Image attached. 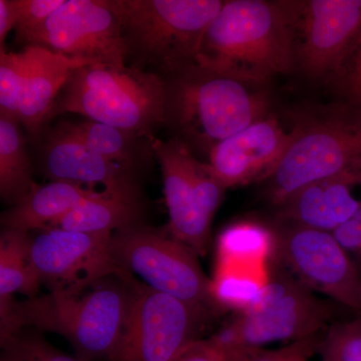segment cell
<instances>
[{"instance_id": "28", "label": "cell", "mask_w": 361, "mask_h": 361, "mask_svg": "<svg viewBox=\"0 0 361 361\" xmlns=\"http://www.w3.org/2000/svg\"><path fill=\"white\" fill-rule=\"evenodd\" d=\"M193 180L201 212L212 223L227 188L214 174L209 163H204L196 158L193 165Z\"/></svg>"}, {"instance_id": "22", "label": "cell", "mask_w": 361, "mask_h": 361, "mask_svg": "<svg viewBox=\"0 0 361 361\" xmlns=\"http://www.w3.org/2000/svg\"><path fill=\"white\" fill-rule=\"evenodd\" d=\"M61 127L104 158L130 169L134 165L139 135L92 120L63 123Z\"/></svg>"}, {"instance_id": "13", "label": "cell", "mask_w": 361, "mask_h": 361, "mask_svg": "<svg viewBox=\"0 0 361 361\" xmlns=\"http://www.w3.org/2000/svg\"><path fill=\"white\" fill-rule=\"evenodd\" d=\"M361 35V0L297 2L296 59L311 78L341 70Z\"/></svg>"}, {"instance_id": "19", "label": "cell", "mask_w": 361, "mask_h": 361, "mask_svg": "<svg viewBox=\"0 0 361 361\" xmlns=\"http://www.w3.org/2000/svg\"><path fill=\"white\" fill-rule=\"evenodd\" d=\"M97 192L82 185L51 180L44 186L35 187L23 200L2 214L1 224L4 229L42 231Z\"/></svg>"}, {"instance_id": "24", "label": "cell", "mask_w": 361, "mask_h": 361, "mask_svg": "<svg viewBox=\"0 0 361 361\" xmlns=\"http://www.w3.org/2000/svg\"><path fill=\"white\" fill-rule=\"evenodd\" d=\"M30 45L20 52H0V116L18 121L21 94L30 70Z\"/></svg>"}, {"instance_id": "7", "label": "cell", "mask_w": 361, "mask_h": 361, "mask_svg": "<svg viewBox=\"0 0 361 361\" xmlns=\"http://www.w3.org/2000/svg\"><path fill=\"white\" fill-rule=\"evenodd\" d=\"M290 146L267 180V196L281 205L302 188L361 163V106L351 103L297 123Z\"/></svg>"}, {"instance_id": "15", "label": "cell", "mask_w": 361, "mask_h": 361, "mask_svg": "<svg viewBox=\"0 0 361 361\" xmlns=\"http://www.w3.org/2000/svg\"><path fill=\"white\" fill-rule=\"evenodd\" d=\"M286 133L274 118H265L227 137L211 149L209 165L226 188L265 180L290 146Z\"/></svg>"}, {"instance_id": "26", "label": "cell", "mask_w": 361, "mask_h": 361, "mask_svg": "<svg viewBox=\"0 0 361 361\" xmlns=\"http://www.w3.org/2000/svg\"><path fill=\"white\" fill-rule=\"evenodd\" d=\"M264 282L248 272L228 271L213 283L214 295L221 307L231 308L236 313L244 312L258 302Z\"/></svg>"}, {"instance_id": "1", "label": "cell", "mask_w": 361, "mask_h": 361, "mask_svg": "<svg viewBox=\"0 0 361 361\" xmlns=\"http://www.w3.org/2000/svg\"><path fill=\"white\" fill-rule=\"evenodd\" d=\"M135 278L126 271L84 289L51 290L0 311V337L20 329L65 337L82 361H109L125 330Z\"/></svg>"}, {"instance_id": "11", "label": "cell", "mask_w": 361, "mask_h": 361, "mask_svg": "<svg viewBox=\"0 0 361 361\" xmlns=\"http://www.w3.org/2000/svg\"><path fill=\"white\" fill-rule=\"evenodd\" d=\"M30 45L90 65L127 66L120 20L109 0H65Z\"/></svg>"}, {"instance_id": "18", "label": "cell", "mask_w": 361, "mask_h": 361, "mask_svg": "<svg viewBox=\"0 0 361 361\" xmlns=\"http://www.w3.org/2000/svg\"><path fill=\"white\" fill-rule=\"evenodd\" d=\"M142 203L137 186L103 189L85 199L47 229L114 233L142 223Z\"/></svg>"}, {"instance_id": "35", "label": "cell", "mask_w": 361, "mask_h": 361, "mask_svg": "<svg viewBox=\"0 0 361 361\" xmlns=\"http://www.w3.org/2000/svg\"><path fill=\"white\" fill-rule=\"evenodd\" d=\"M360 269L361 271V262H360Z\"/></svg>"}, {"instance_id": "12", "label": "cell", "mask_w": 361, "mask_h": 361, "mask_svg": "<svg viewBox=\"0 0 361 361\" xmlns=\"http://www.w3.org/2000/svg\"><path fill=\"white\" fill-rule=\"evenodd\" d=\"M111 233L44 229L32 238L30 269L39 286L51 290L84 289L122 272L111 254Z\"/></svg>"}, {"instance_id": "10", "label": "cell", "mask_w": 361, "mask_h": 361, "mask_svg": "<svg viewBox=\"0 0 361 361\" xmlns=\"http://www.w3.org/2000/svg\"><path fill=\"white\" fill-rule=\"evenodd\" d=\"M271 229L270 258L313 292L361 312V271L331 232L280 219Z\"/></svg>"}, {"instance_id": "29", "label": "cell", "mask_w": 361, "mask_h": 361, "mask_svg": "<svg viewBox=\"0 0 361 361\" xmlns=\"http://www.w3.org/2000/svg\"><path fill=\"white\" fill-rule=\"evenodd\" d=\"M18 2L20 14L14 28L16 37L30 45L49 16L63 6L65 0H18Z\"/></svg>"}, {"instance_id": "30", "label": "cell", "mask_w": 361, "mask_h": 361, "mask_svg": "<svg viewBox=\"0 0 361 361\" xmlns=\"http://www.w3.org/2000/svg\"><path fill=\"white\" fill-rule=\"evenodd\" d=\"M322 336L323 334H317L273 350L255 349L247 353L240 361H310L313 355H317Z\"/></svg>"}, {"instance_id": "8", "label": "cell", "mask_w": 361, "mask_h": 361, "mask_svg": "<svg viewBox=\"0 0 361 361\" xmlns=\"http://www.w3.org/2000/svg\"><path fill=\"white\" fill-rule=\"evenodd\" d=\"M110 248L116 265L149 288L217 313L223 310L198 254L170 231L140 223L114 233Z\"/></svg>"}, {"instance_id": "3", "label": "cell", "mask_w": 361, "mask_h": 361, "mask_svg": "<svg viewBox=\"0 0 361 361\" xmlns=\"http://www.w3.org/2000/svg\"><path fill=\"white\" fill-rule=\"evenodd\" d=\"M166 82V123L208 154L216 145L267 118L269 102L246 82L193 65Z\"/></svg>"}, {"instance_id": "31", "label": "cell", "mask_w": 361, "mask_h": 361, "mask_svg": "<svg viewBox=\"0 0 361 361\" xmlns=\"http://www.w3.org/2000/svg\"><path fill=\"white\" fill-rule=\"evenodd\" d=\"M338 245L355 261L360 267L361 262V220L353 217L337 226L331 232Z\"/></svg>"}, {"instance_id": "21", "label": "cell", "mask_w": 361, "mask_h": 361, "mask_svg": "<svg viewBox=\"0 0 361 361\" xmlns=\"http://www.w3.org/2000/svg\"><path fill=\"white\" fill-rule=\"evenodd\" d=\"M30 232L4 229L0 236V311L13 301V294L37 295L39 285L30 264Z\"/></svg>"}, {"instance_id": "25", "label": "cell", "mask_w": 361, "mask_h": 361, "mask_svg": "<svg viewBox=\"0 0 361 361\" xmlns=\"http://www.w3.org/2000/svg\"><path fill=\"white\" fill-rule=\"evenodd\" d=\"M0 361H82L61 353L32 329H20L0 337Z\"/></svg>"}, {"instance_id": "16", "label": "cell", "mask_w": 361, "mask_h": 361, "mask_svg": "<svg viewBox=\"0 0 361 361\" xmlns=\"http://www.w3.org/2000/svg\"><path fill=\"white\" fill-rule=\"evenodd\" d=\"M44 170L51 180L73 183L90 189L97 185L109 190L137 186L132 169L99 155L61 126L47 140Z\"/></svg>"}, {"instance_id": "9", "label": "cell", "mask_w": 361, "mask_h": 361, "mask_svg": "<svg viewBox=\"0 0 361 361\" xmlns=\"http://www.w3.org/2000/svg\"><path fill=\"white\" fill-rule=\"evenodd\" d=\"M217 314L135 279L125 330L109 361H176L203 339Z\"/></svg>"}, {"instance_id": "2", "label": "cell", "mask_w": 361, "mask_h": 361, "mask_svg": "<svg viewBox=\"0 0 361 361\" xmlns=\"http://www.w3.org/2000/svg\"><path fill=\"white\" fill-rule=\"evenodd\" d=\"M296 20L297 2L225 1L202 37L196 65L246 84L289 73Z\"/></svg>"}, {"instance_id": "5", "label": "cell", "mask_w": 361, "mask_h": 361, "mask_svg": "<svg viewBox=\"0 0 361 361\" xmlns=\"http://www.w3.org/2000/svg\"><path fill=\"white\" fill-rule=\"evenodd\" d=\"M225 1L109 0L120 20L128 59L172 75L196 65L202 37Z\"/></svg>"}, {"instance_id": "17", "label": "cell", "mask_w": 361, "mask_h": 361, "mask_svg": "<svg viewBox=\"0 0 361 361\" xmlns=\"http://www.w3.org/2000/svg\"><path fill=\"white\" fill-rule=\"evenodd\" d=\"M32 49L30 70L21 94L18 120L30 134H37L71 75L90 63L82 59L68 58L39 47Z\"/></svg>"}, {"instance_id": "14", "label": "cell", "mask_w": 361, "mask_h": 361, "mask_svg": "<svg viewBox=\"0 0 361 361\" xmlns=\"http://www.w3.org/2000/svg\"><path fill=\"white\" fill-rule=\"evenodd\" d=\"M149 147L160 164L169 210V231L196 252L206 255L211 245L210 222L199 207L193 180L195 156L178 137L152 139Z\"/></svg>"}, {"instance_id": "4", "label": "cell", "mask_w": 361, "mask_h": 361, "mask_svg": "<svg viewBox=\"0 0 361 361\" xmlns=\"http://www.w3.org/2000/svg\"><path fill=\"white\" fill-rule=\"evenodd\" d=\"M166 82L158 73L134 66L90 65L71 75L51 116L78 114L152 140L153 130L166 123Z\"/></svg>"}, {"instance_id": "32", "label": "cell", "mask_w": 361, "mask_h": 361, "mask_svg": "<svg viewBox=\"0 0 361 361\" xmlns=\"http://www.w3.org/2000/svg\"><path fill=\"white\" fill-rule=\"evenodd\" d=\"M350 54L351 61L344 77V87L349 101L361 106V35Z\"/></svg>"}, {"instance_id": "33", "label": "cell", "mask_w": 361, "mask_h": 361, "mask_svg": "<svg viewBox=\"0 0 361 361\" xmlns=\"http://www.w3.org/2000/svg\"><path fill=\"white\" fill-rule=\"evenodd\" d=\"M18 0H0V44H4L7 35L14 30L18 23Z\"/></svg>"}, {"instance_id": "20", "label": "cell", "mask_w": 361, "mask_h": 361, "mask_svg": "<svg viewBox=\"0 0 361 361\" xmlns=\"http://www.w3.org/2000/svg\"><path fill=\"white\" fill-rule=\"evenodd\" d=\"M20 125L13 118L0 116V195L11 207L37 186Z\"/></svg>"}, {"instance_id": "34", "label": "cell", "mask_w": 361, "mask_h": 361, "mask_svg": "<svg viewBox=\"0 0 361 361\" xmlns=\"http://www.w3.org/2000/svg\"><path fill=\"white\" fill-rule=\"evenodd\" d=\"M356 217L360 218V219L361 220V201H360V210H358L357 214H356Z\"/></svg>"}, {"instance_id": "6", "label": "cell", "mask_w": 361, "mask_h": 361, "mask_svg": "<svg viewBox=\"0 0 361 361\" xmlns=\"http://www.w3.org/2000/svg\"><path fill=\"white\" fill-rule=\"evenodd\" d=\"M258 302L213 334L220 345L254 350L276 341L295 342L322 334L334 322V306L316 295L272 258Z\"/></svg>"}, {"instance_id": "23", "label": "cell", "mask_w": 361, "mask_h": 361, "mask_svg": "<svg viewBox=\"0 0 361 361\" xmlns=\"http://www.w3.org/2000/svg\"><path fill=\"white\" fill-rule=\"evenodd\" d=\"M221 257L228 264H255L271 257L273 232L255 222H240L230 226L219 239Z\"/></svg>"}, {"instance_id": "27", "label": "cell", "mask_w": 361, "mask_h": 361, "mask_svg": "<svg viewBox=\"0 0 361 361\" xmlns=\"http://www.w3.org/2000/svg\"><path fill=\"white\" fill-rule=\"evenodd\" d=\"M322 361H361V318L334 322L318 346Z\"/></svg>"}]
</instances>
